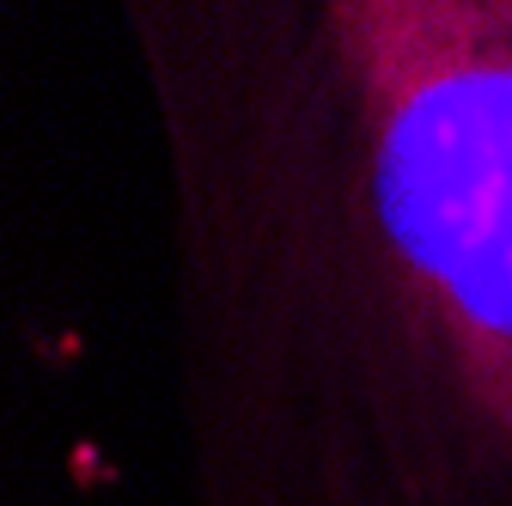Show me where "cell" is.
I'll return each mask as SVG.
<instances>
[{"label": "cell", "mask_w": 512, "mask_h": 506, "mask_svg": "<svg viewBox=\"0 0 512 506\" xmlns=\"http://www.w3.org/2000/svg\"><path fill=\"white\" fill-rule=\"evenodd\" d=\"M171 208L177 506H512V0H110Z\"/></svg>", "instance_id": "obj_1"}]
</instances>
